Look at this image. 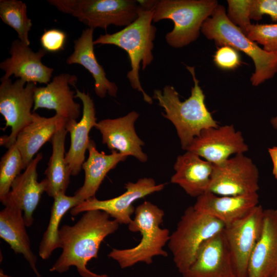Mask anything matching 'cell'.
<instances>
[{
    "instance_id": "cell-1",
    "label": "cell",
    "mask_w": 277,
    "mask_h": 277,
    "mask_svg": "<svg viewBox=\"0 0 277 277\" xmlns=\"http://www.w3.org/2000/svg\"><path fill=\"white\" fill-rule=\"evenodd\" d=\"M110 217L101 210H89L73 225L63 226L58 234L59 248L62 252L50 271L64 273L74 266L82 277H110L87 268L91 259L98 258L104 240L118 229L120 224Z\"/></svg>"
},
{
    "instance_id": "cell-2",
    "label": "cell",
    "mask_w": 277,
    "mask_h": 277,
    "mask_svg": "<svg viewBox=\"0 0 277 277\" xmlns=\"http://www.w3.org/2000/svg\"><path fill=\"white\" fill-rule=\"evenodd\" d=\"M186 68L194 83L191 95L187 100L181 101L175 88L169 85L163 90L155 89L152 96L164 108L162 115L174 125L182 148L185 150L202 130L219 126L206 107L205 95L195 76L194 67L187 66Z\"/></svg>"
},
{
    "instance_id": "cell-3",
    "label": "cell",
    "mask_w": 277,
    "mask_h": 277,
    "mask_svg": "<svg viewBox=\"0 0 277 277\" xmlns=\"http://www.w3.org/2000/svg\"><path fill=\"white\" fill-rule=\"evenodd\" d=\"M135 216L128 225L131 232H140L139 243L130 248H113L108 256L115 261L121 268L131 267L138 263L150 265L156 256L166 257L163 249L170 239L169 231L161 228L165 213L163 210L152 203L145 201L135 209Z\"/></svg>"
},
{
    "instance_id": "cell-4",
    "label": "cell",
    "mask_w": 277,
    "mask_h": 277,
    "mask_svg": "<svg viewBox=\"0 0 277 277\" xmlns=\"http://www.w3.org/2000/svg\"><path fill=\"white\" fill-rule=\"evenodd\" d=\"M153 14V8L146 9L140 6L137 18L131 24L114 33L101 34L94 41V45H115L127 52L131 70L127 77L132 88L141 92L144 101L149 104H152V98L141 86L139 70L141 64L145 70L153 60L152 50L156 28L152 24Z\"/></svg>"
},
{
    "instance_id": "cell-5",
    "label": "cell",
    "mask_w": 277,
    "mask_h": 277,
    "mask_svg": "<svg viewBox=\"0 0 277 277\" xmlns=\"http://www.w3.org/2000/svg\"><path fill=\"white\" fill-rule=\"evenodd\" d=\"M201 31L217 45L230 46L251 57L255 66L254 72L250 78L253 86L261 84L277 73V52H267L250 40L229 20L223 6L216 7L203 23Z\"/></svg>"
},
{
    "instance_id": "cell-6",
    "label": "cell",
    "mask_w": 277,
    "mask_h": 277,
    "mask_svg": "<svg viewBox=\"0 0 277 277\" xmlns=\"http://www.w3.org/2000/svg\"><path fill=\"white\" fill-rule=\"evenodd\" d=\"M218 5L216 0L156 1L152 21H172L173 29L166 34L165 39L170 46L180 48L197 38L203 23Z\"/></svg>"
},
{
    "instance_id": "cell-7",
    "label": "cell",
    "mask_w": 277,
    "mask_h": 277,
    "mask_svg": "<svg viewBox=\"0 0 277 277\" xmlns=\"http://www.w3.org/2000/svg\"><path fill=\"white\" fill-rule=\"evenodd\" d=\"M225 226L222 222L193 205L185 210L168 242L174 263L181 274L193 263L201 246L223 231Z\"/></svg>"
},
{
    "instance_id": "cell-8",
    "label": "cell",
    "mask_w": 277,
    "mask_h": 277,
    "mask_svg": "<svg viewBox=\"0 0 277 277\" xmlns=\"http://www.w3.org/2000/svg\"><path fill=\"white\" fill-rule=\"evenodd\" d=\"M58 11L76 18L88 28L126 27L138 17L140 6L133 0H48Z\"/></svg>"
},
{
    "instance_id": "cell-9",
    "label": "cell",
    "mask_w": 277,
    "mask_h": 277,
    "mask_svg": "<svg viewBox=\"0 0 277 277\" xmlns=\"http://www.w3.org/2000/svg\"><path fill=\"white\" fill-rule=\"evenodd\" d=\"M0 113L10 127L8 135L0 138L1 146L7 148L14 144L20 131L32 120L31 109L34 104L36 84L18 78L14 83L11 78H1Z\"/></svg>"
},
{
    "instance_id": "cell-10",
    "label": "cell",
    "mask_w": 277,
    "mask_h": 277,
    "mask_svg": "<svg viewBox=\"0 0 277 277\" xmlns=\"http://www.w3.org/2000/svg\"><path fill=\"white\" fill-rule=\"evenodd\" d=\"M259 172L244 153L213 165L208 192L219 195L236 196L258 193Z\"/></svg>"
},
{
    "instance_id": "cell-11",
    "label": "cell",
    "mask_w": 277,
    "mask_h": 277,
    "mask_svg": "<svg viewBox=\"0 0 277 277\" xmlns=\"http://www.w3.org/2000/svg\"><path fill=\"white\" fill-rule=\"evenodd\" d=\"M164 184H156L152 178L140 179L135 183L125 184L126 191L115 197L99 200L93 197L84 201L70 210L72 215L89 210H101L107 213L120 224L128 225L132 220L131 215L135 211L133 205L136 200L154 192L161 191Z\"/></svg>"
},
{
    "instance_id": "cell-12",
    "label": "cell",
    "mask_w": 277,
    "mask_h": 277,
    "mask_svg": "<svg viewBox=\"0 0 277 277\" xmlns=\"http://www.w3.org/2000/svg\"><path fill=\"white\" fill-rule=\"evenodd\" d=\"M264 212L259 204L242 218L225 225L223 229L237 277H247L249 261L261 233Z\"/></svg>"
},
{
    "instance_id": "cell-13",
    "label": "cell",
    "mask_w": 277,
    "mask_h": 277,
    "mask_svg": "<svg viewBox=\"0 0 277 277\" xmlns=\"http://www.w3.org/2000/svg\"><path fill=\"white\" fill-rule=\"evenodd\" d=\"M248 150L242 133L236 131L233 125L204 129L186 149L213 165L222 163L232 154L244 153Z\"/></svg>"
},
{
    "instance_id": "cell-14",
    "label": "cell",
    "mask_w": 277,
    "mask_h": 277,
    "mask_svg": "<svg viewBox=\"0 0 277 277\" xmlns=\"http://www.w3.org/2000/svg\"><path fill=\"white\" fill-rule=\"evenodd\" d=\"M182 277H237L234 262L223 230L206 241Z\"/></svg>"
},
{
    "instance_id": "cell-15",
    "label": "cell",
    "mask_w": 277,
    "mask_h": 277,
    "mask_svg": "<svg viewBox=\"0 0 277 277\" xmlns=\"http://www.w3.org/2000/svg\"><path fill=\"white\" fill-rule=\"evenodd\" d=\"M9 52L10 57L0 64V68L5 72L1 78H10L13 75L26 83L47 85L50 82L54 70L42 62L47 53L44 49L34 52L18 38L12 42Z\"/></svg>"
},
{
    "instance_id": "cell-16",
    "label": "cell",
    "mask_w": 277,
    "mask_h": 277,
    "mask_svg": "<svg viewBox=\"0 0 277 277\" xmlns=\"http://www.w3.org/2000/svg\"><path fill=\"white\" fill-rule=\"evenodd\" d=\"M139 114L135 111L116 118H107L97 122L95 128L102 134V143L111 151L127 156L135 157L145 163L148 157L142 150L144 142L137 135L134 124Z\"/></svg>"
},
{
    "instance_id": "cell-17",
    "label": "cell",
    "mask_w": 277,
    "mask_h": 277,
    "mask_svg": "<svg viewBox=\"0 0 277 277\" xmlns=\"http://www.w3.org/2000/svg\"><path fill=\"white\" fill-rule=\"evenodd\" d=\"M77 77L64 73L55 76L46 86L36 87L34 92L33 111L39 108L54 110L56 114L68 121H76L80 115L81 106L74 100L75 87Z\"/></svg>"
},
{
    "instance_id": "cell-18",
    "label": "cell",
    "mask_w": 277,
    "mask_h": 277,
    "mask_svg": "<svg viewBox=\"0 0 277 277\" xmlns=\"http://www.w3.org/2000/svg\"><path fill=\"white\" fill-rule=\"evenodd\" d=\"M75 89V97L80 98L83 104L82 116L78 122L68 121L66 125V129L70 135V145L65 155V161L73 176L77 175L82 168L90 141L89 133L97 123L93 100L88 93L76 88Z\"/></svg>"
},
{
    "instance_id": "cell-19",
    "label": "cell",
    "mask_w": 277,
    "mask_h": 277,
    "mask_svg": "<svg viewBox=\"0 0 277 277\" xmlns=\"http://www.w3.org/2000/svg\"><path fill=\"white\" fill-rule=\"evenodd\" d=\"M277 271V209H264L260 236L251 255L247 277H271Z\"/></svg>"
},
{
    "instance_id": "cell-20",
    "label": "cell",
    "mask_w": 277,
    "mask_h": 277,
    "mask_svg": "<svg viewBox=\"0 0 277 277\" xmlns=\"http://www.w3.org/2000/svg\"><path fill=\"white\" fill-rule=\"evenodd\" d=\"M42 158V153H38L23 173L14 180L10 192L0 200L2 204L12 203L22 209L27 227L32 225L33 214L46 190L44 179L40 182L37 181V166Z\"/></svg>"
},
{
    "instance_id": "cell-21",
    "label": "cell",
    "mask_w": 277,
    "mask_h": 277,
    "mask_svg": "<svg viewBox=\"0 0 277 277\" xmlns=\"http://www.w3.org/2000/svg\"><path fill=\"white\" fill-rule=\"evenodd\" d=\"M202 159L187 151L177 156L174 165L175 173L171 182L179 185L192 197H197L208 191L213 164Z\"/></svg>"
},
{
    "instance_id": "cell-22",
    "label": "cell",
    "mask_w": 277,
    "mask_h": 277,
    "mask_svg": "<svg viewBox=\"0 0 277 277\" xmlns=\"http://www.w3.org/2000/svg\"><path fill=\"white\" fill-rule=\"evenodd\" d=\"M259 203L258 193L229 196L207 192L197 197L193 206L227 225L243 217Z\"/></svg>"
},
{
    "instance_id": "cell-23",
    "label": "cell",
    "mask_w": 277,
    "mask_h": 277,
    "mask_svg": "<svg viewBox=\"0 0 277 277\" xmlns=\"http://www.w3.org/2000/svg\"><path fill=\"white\" fill-rule=\"evenodd\" d=\"M3 204L5 208L0 212V237L15 253L22 254L36 276L41 277L36 267V256L31 248L22 209L12 203Z\"/></svg>"
},
{
    "instance_id": "cell-24",
    "label": "cell",
    "mask_w": 277,
    "mask_h": 277,
    "mask_svg": "<svg viewBox=\"0 0 277 277\" xmlns=\"http://www.w3.org/2000/svg\"><path fill=\"white\" fill-rule=\"evenodd\" d=\"M67 121L56 114L46 117L33 113L32 121L20 131L15 142L22 155L25 169L40 148L50 141L58 130L66 126Z\"/></svg>"
},
{
    "instance_id": "cell-25",
    "label": "cell",
    "mask_w": 277,
    "mask_h": 277,
    "mask_svg": "<svg viewBox=\"0 0 277 277\" xmlns=\"http://www.w3.org/2000/svg\"><path fill=\"white\" fill-rule=\"evenodd\" d=\"M93 29L87 28L81 36L74 41V51L67 58L69 65L79 64L86 69L95 81L94 91L101 98L106 94L116 97L118 88L116 85L106 77V72L97 62L94 51Z\"/></svg>"
},
{
    "instance_id": "cell-26",
    "label": "cell",
    "mask_w": 277,
    "mask_h": 277,
    "mask_svg": "<svg viewBox=\"0 0 277 277\" xmlns=\"http://www.w3.org/2000/svg\"><path fill=\"white\" fill-rule=\"evenodd\" d=\"M88 150L89 156L82 165L85 179L83 186L74 193L80 203L95 197V194L107 174L121 162L124 161L127 156L116 151L110 154L100 152L96 148L93 141L90 140Z\"/></svg>"
},
{
    "instance_id": "cell-27",
    "label": "cell",
    "mask_w": 277,
    "mask_h": 277,
    "mask_svg": "<svg viewBox=\"0 0 277 277\" xmlns=\"http://www.w3.org/2000/svg\"><path fill=\"white\" fill-rule=\"evenodd\" d=\"M66 126L61 128L50 141L52 151L45 171V192L50 197L60 193H65L70 182V173L66 163L65 143L67 133Z\"/></svg>"
},
{
    "instance_id": "cell-28",
    "label": "cell",
    "mask_w": 277,
    "mask_h": 277,
    "mask_svg": "<svg viewBox=\"0 0 277 277\" xmlns=\"http://www.w3.org/2000/svg\"><path fill=\"white\" fill-rule=\"evenodd\" d=\"M53 199L49 222L39 246V255L43 260L49 259L53 251L59 248V225L62 219L68 210L80 203L74 195L68 196L64 193L56 194Z\"/></svg>"
},
{
    "instance_id": "cell-29",
    "label": "cell",
    "mask_w": 277,
    "mask_h": 277,
    "mask_svg": "<svg viewBox=\"0 0 277 277\" xmlns=\"http://www.w3.org/2000/svg\"><path fill=\"white\" fill-rule=\"evenodd\" d=\"M0 17L5 24L17 32L21 42L30 45L29 32L32 23L28 17L25 3L17 0H1Z\"/></svg>"
},
{
    "instance_id": "cell-30",
    "label": "cell",
    "mask_w": 277,
    "mask_h": 277,
    "mask_svg": "<svg viewBox=\"0 0 277 277\" xmlns=\"http://www.w3.org/2000/svg\"><path fill=\"white\" fill-rule=\"evenodd\" d=\"M8 149L0 162V200L10 192L13 182L25 169L22 155L15 144Z\"/></svg>"
},
{
    "instance_id": "cell-31",
    "label": "cell",
    "mask_w": 277,
    "mask_h": 277,
    "mask_svg": "<svg viewBox=\"0 0 277 277\" xmlns=\"http://www.w3.org/2000/svg\"><path fill=\"white\" fill-rule=\"evenodd\" d=\"M246 36L250 40L263 45L265 51L277 52V23L251 24Z\"/></svg>"
},
{
    "instance_id": "cell-32",
    "label": "cell",
    "mask_w": 277,
    "mask_h": 277,
    "mask_svg": "<svg viewBox=\"0 0 277 277\" xmlns=\"http://www.w3.org/2000/svg\"><path fill=\"white\" fill-rule=\"evenodd\" d=\"M251 0H228L227 15L229 20L239 27L246 35L249 27L251 25L250 18V8Z\"/></svg>"
},
{
    "instance_id": "cell-33",
    "label": "cell",
    "mask_w": 277,
    "mask_h": 277,
    "mask_svg": "<svg viewBox=\"0 0 277 277\" xmlns=\"http://www.w3.org/2000/svg\"><path fill=\"white\" fill-rule=\"evenodd\" d=\"M213 61L219 68L223 70H233L241 63L238 50L229 46H221L213 56Z\"/></svg>"
},
{
    "instance_id": "cell-34",
    "label": "cell",
    "mask_w": 277,
    "mask_h": 277,
    "mask_svg": "<svg viewBox=\"0 0 277 277\" xmlns=\"http://www.w3.org/2000/svg\"><path fill=\"white\" fill-rule=\"evenodd\" d=\"M67 35L65 32L57 29L45 30L40 38L42 48L47 52H57L64 48Z\"/></svg>"
},
{
    "instance_id": "cell-35",
    "label": "cell",
    "mask_w": 277,
    "mask_h": 277,
    "mask_svg": "<svg viewBox=\"0 0 277 277\" xmlns=\"http://www.w3.org/2000/svg\"><path fill=\"white\" fill-rule=\"evenodd\" d=\"M264 15L270 16L272 21H277V0H251L250 18L259 21Z\"/></svg>"
},
{
    "instance_id": "cell-36",
    "label": "cell",
    "mask_w": 277,
    "mask_h": 277,
    "mask_svg": "<svg viewBox=\"0 0 277 277\" xmlns=\"http://www.w3.org/2000/svg\"><path fill=\"white\" fill-rule=\"evenodd\" d=\"M268 151L272 162V173L277 180V146L269 148Z\"/></svg>"
},
{
    "instance_id": "cell-37",
    "label": "cell",
    "mask_w": 277,
    "mask_h": 277,
    "mask_svg": "<svg viewBox=\"0 0 277 277\" xmlns=\"http://www.w3.org/2000/svg\"><path fill=\"white\" fill-rule=\"evenodd\" d=\"M270 123L272 127L277 130V116L273 117L271 119Z\"/></svg>"
},
{
    "instance_id": "cell-38",
    "label": "cell",
    "mask_w": 277,
    "mask_h": 277,
    "mask_svg": "<svg viewBox=\"0 0 277 277\" xmlns=\"http://www.w3.org/2000/svg\"><path fill=\"white\" fill-rule=\"evenodd\" d=\"M0 277H7V275H6L4 273V271L2 269H1V271H0Z\"/></svg>"
},
{
    "instance_id": "cell-39",
    "label": "cell",
    "mask_w": 277,
    "mask_h": 277,
    "mask_svg": "<svg viewBox=\"0 0 277 277\" xmlns=\"http://www.w3.org/2000/svg\"><path fill=\"white\" fill-rule=\"evenodd\" d=\"M271 277H277V273H275Z\"/></svg>"
},
{
    "instance_id": "cell-40",
    "label": "cell",
    "mask_w": 277,
    "mask_h": 277,
    "mask_svg": "<svg viewBox=\"0 0 277 277\" xmlns=\"http://www.w3.org/2000/svg\"><path fill=\"white\" fill-rule=\"evenodd\" d=\"M275 273H277V271Z\"/></svg>"
}]
</instances>
